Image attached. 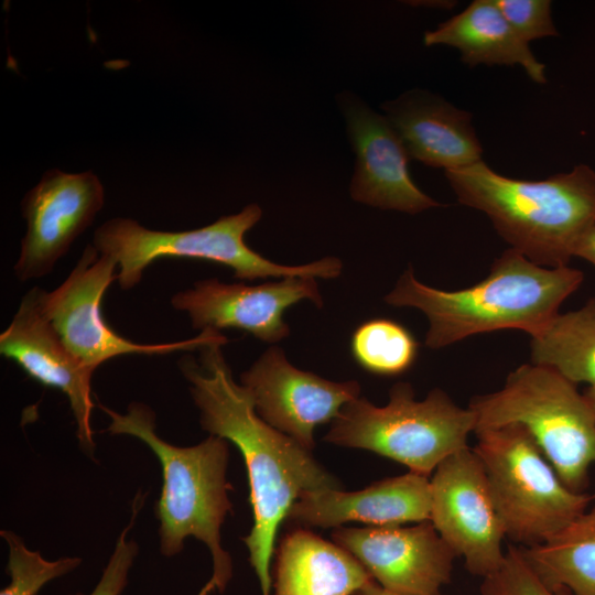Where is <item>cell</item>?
<instances>
[{
	"mask_svg": "<svg viewBox=\"0 0 595 595\" xmlns=\"http://www.w3.org/2000/svg\"><path fill=\"white\" fill-rule=\"evenodd\" d=\"M221 346L206 345L198 349L197 359L184 356L178 367L201 412L202 428L235 444L242 455L253 513L251 530L242 541L261 594L270 595L277 532L290 509L306 491L340 485L310 451L257 414L248 389L234 380Z\"/></svg>",
	"mask_w": 595,
	"mask_h": 595,
	"instance_id": "cell-1",
	"label": "cell"
},
{
	"mask_svg": "<svg viewBox=\"0 0 595 595\" xmlns=\"http://www.w3.org/2000/svg\"><path fill=\"white\" fill-rule=\"evenodd\" d=\"M584 273L569 266L541 267L513 248L495 259L489 274L455 291L429 286L407 269L385 302L415 307L426 316L425 345L440 349L473 335L500 329L539 333L574 293Z\"/></svg>",
	"mask_w": 595,
	"mask_h": 595,
	"instance_id": "cell-2",
	"label": "cell"
},
{
	"mask_svg": "<svg viewBox=\"0 0 595 595\" xmlns=\"http://www.w3.org/2000/svg\"><path fill=\"white\" fill-rule=\"evenodd\" d=\"M445 175L461 204L485 213L510 248L541 267L567 266L595 225V171L583 163L542 181L507 177L483 161Z\"/></svg>",
	"mask_w": 595,
	"mask_h": 595,
	"instance_id": "cell-3",
	"label": "cell"
},
{
	"mask_svg": "<svg viewBox=\"0 0 595 595\" xmlns=\"http://www.w3.org/2000/svg\"><path fill=\"white\" fill-rule=\"evenodd\" d=\"M99 408L110 419V434L139 439L161 463L163 485L155 508L161 553L176 555L188 537L202 541L213 558V575L198 595L223 592L232 575L231 559L220 542L221 524L232 509L228 441L209 434L196 445L176 446L158 435L155 413L147 404L132 402L125 413Z\"/></svg>",
	"mask_w": 595,
	"mask_h": 595,
	"instance_id": "cell-4",
	"label": "cell"
},
{
	"mask_svg": "<svg viewBox=\"0 0 595 595\" xmlns=\"http://www.w3.org/2000/svg\"><path fill=\"white\" fill-rule=\"evenodd\" d=\"M261 217V207L249 204L237 214L185 231L152 230L134 219L116 217L95 230L93 245L100 253L117 261V281L122 290L134 288L152 262L166 257L223 264L241 281L290 275L335 279L342 273L343 263L335 257L284 266L252 250L246 244L245 235Z\"/></svg>",
	"mask_w": 595,
	"mask_h": 595,
	"instance_id": "cell-5",
	"label": "cell"
},
{
	"mask_svg": "<svg viewBox=\"0 0 595 595\" xmlns=\"http://www.w3.org/2000/svg\"><path fill=\"white\" fill-rule=\"evenodd\" d=\"M576 386L551 368L521 365L499 390L470 400L475 432L523 425L561 480L583 493L595 464V410Z\"/></svg>",
	"mask_w": 595,
	"mask_h": 595,
	"instance_id": "cell-6",
	"label": "cell"
},
{
	"mask_svg": "<svg viewBox=\"0 0 595 595\" xmlns=\"http://www.w3.org/2000/svg\"><path fill=\"white\" fill-rule=\"evenodd\" d=\"M475 430V413L442 389L419 401L410 383L398 382L383 407L359 397L346 403L324 440L371 451L429 477L445 458L468 447Z\"/></svg>",
	"mask_w": 595,
	"mask_h": 595,
	"instance_id": "cell-7",
	"label": "cell"
},
{
	"mask_svg": "<svg viewBox=\"0 0 595 595\" xmlns=\"http://www.w3.org/2000/svg\"><path fill=\"white\" fill-rule=\"evenodd\" d=\"M473 447L506 537L523 548L545 543L583 513L594 496L570 489L519 423L480 429Z\"/></svg>",
	"mask_w": 595,
	"mask_h": 595,
	"instance_id": "cell-8",
	"label": "cell"
},
{
	"mask_svg": "<svg viewBox=\"0 0 595 595\" xmlns=\"http://www.w3.org/2000/svg\"><path fill=\"white\" fill-rule=\"evenodd\" d=\"M117 261L93 244L84 249L67 278L54 290L43 291L44 313L68 350L87 368L122 355H167L199 349L228 339L219 331L203 329L197 336L172 343H137L113 331L102 314V299L117 280Z\"/></svg>",
	"mask_w": 595,
	"mask_h": 595,
	"instance_id": "cell-9",
	"label": "cell"
},
{
	"mask_svg": "<svg viewBox=\"0 0 595 595\" xmlns=\"http://www.w3.org/2000/svg\"><path fill=\"white\" fill-rule=\"evenodd\" d=\"M430 482V521L439 534L470 574L483 578L494 573L505 559L506 533L473 448L445 458Z\"/></svg>",
	"mask_w": 595,
	"mask_h": 595,
	"instance_id": "cell-10",
	"label": "cell"
},
{
	"mask_svg": "<svg viewBox=\"0 0 595 595\" xmlns=\"http://www.w3.org/2000/svg\"><path fill=\"white\" fill-rule=\"evenodd\" d=\"M104 199V186L95 173L46 171L21 201L26 232L13 267L14 275L26 282L50 274L75 239L91 225Z\"/></svg>",
	"mask_w": 595,
	"mask_h": 595,
	"instance_id": "cell-11",
	"label": "cell"
},
{
	"mask_svg": "<svg viewBox=\"0 0 595 595\" xmlns=\"http://www.w3.org/2000/svg\"><path fill=\"white\" fill-rule=\"evenodd\" d=\"M240 382L250 392L257 414L310 452L315 429L334 421L360 393L355 380L335 382L294 367L275 346L241 374Z\"/></svg>",
	"mask_w": 595,
	"mask_h": 595,
	"instance_id": "cell-12",
	"label": "cell"
},
{
	"mask_svg": "<svg viewBox=\"0 0 595 595\" xmlns=\"http://www.w3.org/2000/svg\"><path fill=\"white\" fill-rule=\"evenodd\" d=\"M302 300L323 305L315 278L290 275L257 285L213 278L175 293L171 305L186 313L196 329L237 328L262 342L277 343L290 333L285 311Z\"/></svg>",
	"mask_w": 595,
	"mask_h": 595,
	"instance_id": "cell-13",
	"label": "cell"
},
{
	"mask_svg": "<svg viewBox=\"0 0 595 595\" xmlns=\"http://www.w3.org/2000/svg\"><path fill=\"white\" fill-rule=\"evenodd\" d=\"M332 537L380 586L407 595H441L457 558L430 520L411 527L338 528Z\"/></svg>",
	"mask_w": 595,
	"mask_h": 595,
	"instance_id": "cell-14",
	"label": "cell"
},
{
	"mask_svg": "<svg viewBox=\"0 0 595 595\" xmlns=\"http://www.w3.org/2000/svg\"><path fill=\"white\" fill-rule=\"evenodd\" d=\"M43 289L33 286L21 299L8 327L0 335V354L41 385L58 389L68 399L80 447L94 455L91 429L93 369L66 347L42 306Z\"/></svg>",
	"mask_w": 595,
	"mask_h": 595,
	"instance_id": "cell-15",
	"label": "cell"
},
{
	"mask_svg": "<svg viewBox=\"0 0 595 595\" xmlns=\"http://www.w3.org/2000/svg\"><path fill=\"white\" fill-rule=\"evenodd\" d=\"M347 132L356 153L349 192L354 201L408 214L443 206L413 182L409 154L386 116L353 94L338 95Z\"/></svg>",
	"mask_w": 595,
	"mask_h": 595,
	"instance_id": "cell-16",
	"label": "cell"
},
{
	"mask_svg": "<svg viewBox=\"0 0 595 595\" xmlns=\"http://www.w3.org/2000/svg\"><path fill=\"white\" fill-rule=\"evenodd\" d=\"M430 516L431 482L428 476L409 470L356 491L339 488L306 491L294 502L288 519L322 528L349 521L396 527L428 521Z\"/></svg>",
	"mask_w": 595,
	"mask_h": 595,
	"instance_id": "cell-17",
	"label": "cell"
},
{
	"mask_svg": "<svg viewBox=\"0 0 595 595\" xmlns=\"http://www.w3.org/2000/svg\"><path fill=\"white\" fill-rule=\"evenodd\" d=\"M410 159L457 170L482 161L472 116L429 91L413 89L381 105Z\"/></svg>",
	"mask_w": 595,
	"mask_h": 595,
	"instance_id": "cell-18",
	"label": "cell"
},
{
	"mask_svg": "<svg viewBox=\"0 0 595 595\" xmlns=\"http://www.w3.org/2000/svg\"><path fill=\"white\" fill-rule=\"evenodd\" d=\"M426 46L444 44L469 65H520L536 83H547L545 65L510 26L495 0H474L458 14L423 36Z\"/></svg>",
	"mask_w": 595,
	"mask_h": 595,
	"instance_id": "cell-19",
	"label": "cell"
},
{
	"mask_svg": "<svg viewBox=\"0 0 595 595\" xmlns=\"http://www.w3.org/2000/svg\"><path fill=\"white\" fill-rule=\"evenodd\" d=\"M371 581L348 551L309 530H294L280 543L274 595H353Z\"/></svg>",
	"mask_w": 595,
	"mask_h": 595,
	"instance_id": "cell-20",
	"label": "cell"
},
{
	"mask_svg": "<svg viewBox=\"0 0 595 595\" xmlns=\"http://www.w3.org/2000/svg\"><path fill=\"white\" fill-rule=\"evenodd\" d=\"M521 550L548 586L595 595V505L545 543Z\"/></svg>",
	"mask_w": 595,
	"mask_h": 595,
	"instance_id": "cell-21",
	"label": "cell"
},
{
	"mask_svg": "<svg viewBox=\"0 0 595 595\" xmlns=\"http://www.w3.org/2000/svg\"><path fill=\"white\" fill-rule=\"evenodd\" d=\"M531 364L551 368L571 382L595 386V298L558 313L531 336Z\"/></svg>",
	"mask_w": 595,
	"mask_h": 595,
	"instance_id": "cell-22",
	"label": "cell"
},
{
	"mask_svg": "<svg viewBox=\"0 0 595 595\" xmlns=\"http://www.w3.org/2000/svg\"><path fill=\"white\" fill-rule=\"evenodd\" d=\"M419 344L402 324L390 318H372L359 324L350 337V354L364 370L393 377L409 370Z\"/></svg>",
	"mask_w": 595,
	"mask_h": 595,
	"instance_id": "cell-23",
	"label": "cell"
},
{
	"mask_svg": "<svg viewBox=\"0 0 595 595\" xmlns=\"http://www.w3.org/2000/svg\"><path fill=\"white\" fill-rule=\"evenodd\" d=\"M0 536L9 548L6 571L10 576L0 595H36L46 583L74 571L82 563L75 556L48 561L40 552L26 548L23 539L13 531L1 530Z\"/></svg>",
	"mask_w": 595,
	"mask_h": 595,
	"instance_id": "cell-24",
	"label": "cell"
},
{
	"mask_svg": "<svg viewBox=\"0 0 595 595\" xmlns=\"http://www.w3.org/2000/svg\"><path fill=\"white\" fill-rule=\"evenodd\" d=\"M480 595H573L569 589L552 588L534 572L521 547L509 545L501 565L483 577Z\"/></svg>",
	"mask_w": 595,
	"mask_h": 595,
	"instance_id": "cell-25",
	"label": "cell"
},
{
	"mask_svg": "<svg viewBox=\"0 0 595 595\" xmlns=\"http://www.w3.org/2000/svg\"><path fill=\"white\" fill-rule=\"evenodd\" d=\"M144 502V495L138 491L131 507L128 526L117 539L113 552L105 566L101 577L89 595H120L128 582L129 571L138 554V544L128 539V533L134 524L138 513ZM76 595H83L80 593Z\"/></svg>",
	"mask_w": 595,
	"mask_h": 595,
	"instance_id": "cell-26",
	"label": "cell"
},
{
	"mask_svg": "<svg viewBox=\"0 0 595 595\" xmlns=\"http://www.w3.org/2000/svg\"><path fill=\"white\" fill-rule=\"evenodd\" d=\"M516 34L526 43L558 35L549 0H495Z\"/></svg>",
	"mask_w": 595,
	"mask_h": 595,
	"instance_id": "cell-27",
	"label": "cell"
},
{
	"mask_svg": "<svg viewBox=\"0 0 595 595\" xmlns=\"http://www.w3.org/2000/svg\"><path fill=\"white\" fill-rule=\"evenodd\" d=\"M574 257L582 258L595 267V225L577 242Z\"/></svg>",
	"mask_w": 595,
	"mask_h": 595,
	"instance_id": "cell-28",
	"label": "cell"
},
{
	"mask_svg": "<svg viewBox=\"0 0 595 595\" xmlns=\"http://www.w3.org/2000/svg\"><path fill=\"white\" fill-rule=\"evenodd\" d=\"M353 595H407L397 593L393 591H389L387 588H383L380 586L376 581H371L357 592H355Z\"/></svg>",
	"mask_w": 595,
	"mask_h": 595,
	"instance_id": "cell-29",
	"label": "cell"
},
{
	"mask_svg": "<svg viewBox=\"0 0 595 595\" xmlns=\"http://www.w3.org/2000/svg\"><path fill=\"white\" fill-rule=\"evenodd\" d=\"M586 400L589 402V404L595 410V386L587 387L585 391L583 392Z\"/></svg>",
	"mask_w": 595,
	"mask_h": 595,
	"instance_id": "cell-30",
	"label": "cell"
}]
</instances>
